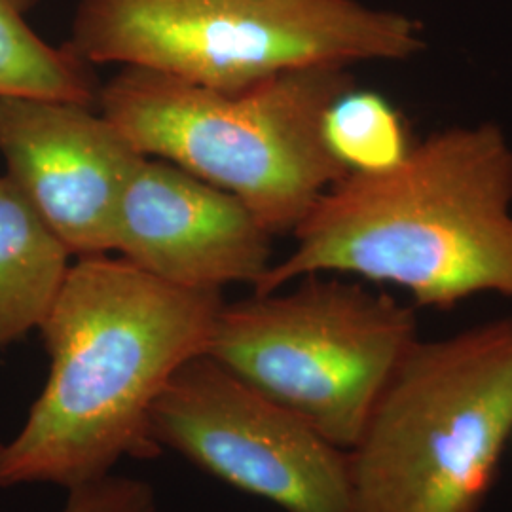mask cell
Returning <instances> with one entry per match:
<instances>
[{
	"label": "cell",
	"mask_w": 512,
	"mask_h": 512,
	"mask_svg": "<svg viewBox=\"0 0 512 512\" xmlns=\"http://www.w3.org/2000/svg\"><path fill=\"white\" fill-rule=\"evenodd\" d=\"M114 251L167 283L222 291L253 285L272 262V234L226 190L145 156L116 215Z\"/></svg>",
	"instance_id": "cell-9"
},
{
	"label": "cell",
	"mask_w": 512,
	"mask_h": 512,
	"mask_svg": "<svg viewBox=\"0 0 512 512\" xmlns=\"http://www.w3.org/2000/svg\"><path fill=\"white\" fill-rule=\"evenodd\" d=\"M255 294L306 275H357L448 310L475 294L512 298V145L494 122L442 129L399 164L351 171L293 232Z\"/></svg>",
	"instance_id": "cell-2"
},
{
	"label": "cell",
	"mask_w": 512,
	"mask_h": 512,
	"mask_svg": "<svg viewBox=\"0 0 512 512\" xmlns=\"http://www.w3.org/2000/svg\"><path fill=\"white\" fill-rule=\"evenodd\" d=\"M222 304L220 291L167 283L122 256L78 258L40 327L48 380L18 435L0 442V488L73 490L122 459L158 456L152 408L207 353Z\"/></svg>",
	"instance_id": "cell-1"
},
{
	"label": "cell",
	"mask_w": 512,
	"mask_h": 512,
	"mask_svg": "<svg viewBox=\"0 0 512 512\" xmlns=\"http://www.w3.org/2000/svg\"><path fill=\"white\" fill-rule=\"evenodd\" d=\"M40 0H0V97H44L97 103L99 84L69 42L52 46L33 31L29 14Z\"/></svg>",
	"instance_id": "cell-11"
},
{
	"label": "cell",
	"mask_w": 512,
	"mask_h": 512,
	"mask_svg": "<svg viewBox=\"0 0 512 512\" xmlns=\"http://www.w3.org/2000/svg\"><path fill=\"white\" fill-rule=\"evenodd\" d=\"M71 253L6 175L0 177V349L40 330Z\"/></svg>",
	"instance_id": "cell-10"
},
{
	"label": "cell",
	"mask_w": 512,
	"mask_h": 512,
	"mask_svg": "<svg viewBox=\"0 0 512 512\" xmlns=\"http://www.w3.org/2000/svg\"><path fill=\"white\" fill-rule=\"evenodd\" d=\"M69 44L116 63L238 92L313 65L406 61L420 21L363 0H78Z\"/></svg>",
	"instance_id": "cell-5"
},
{
	"label": "cell",
	"mask_w": 512,
	"mask_h": 512,
	"mask_svg": "<svg viewBox=\"0 0 512 512\" xmlns=\"http://www.w3.org/2000/svg\"><path fill=\"white\" fill-rule=\"evenodd\" d=\"M150 435L160 450L283 512H355L348 450L207 353L175 372L152 408Z\"/></svg>",
	"instance_id": "cell-7"
},
{
	"label": "cell",
	"mask_w": 512,
	"mask_h": 512,
	"mask_svg": "<svg viewBox=\"0 0 512 512\" xmlns=\"http://www.w3.org/2000/svg\"><path fill=\"white\" fill-rule=\"evenodd\" d=\"M325 139L349 171H382L412 148L403 114L376 92L349 90L325 116Z\"/></svg>",
	"instance_id": "cell-12"
},
{
	"label": "cell",
	"mask_w": 512,
	"mask_h": 512,
	"mask_svg": "<svg viewBox=\"0 0 512 512\" xmlns=\"http://www.w3.org/2000/svg\"><path fill=\"white\" fill-rule=\"evenodd\" d=\"M61 512H160L147 480L112 475L69 490Z\"/></svg>",
	"instance_id": "cell-13"
},
{
	"label": "cell",
	"mask_w": 512,
	"mask_h": 512,
	"mask_svg": "<svg viewBox=\"0 0 512 512\" xmlns=\"http://www.w3.org/2000/svg\"><path fill=\"white\" fill-rule=\"evenodd\" d=\"M512 437V313L416 340L348 450L355 512H480Z\"/></svg>",
	"instance_id": "cell-4"
},
{
	"label": "cell",
	"mask_w": 512,
	"mask_h": 512,
	"mask_svg": "<svg viewBox=\"0 0 512 512\" xmlns=\"http://www.w3.org/2000/svg\"><path fill=\"white\" fill-rule=\"evenodd\" d=\"M6 177L71 256L114 251L118 205L145 154L92 107L44 97H0Z\"/></svg>",
	"instance_id": "cell-8"
},
{
	"label": "cell",
	"mask_w": 512,
	"mask_h": 512,
	"mask_svg": "<svg viewBox=\"0 0 512 512\" xmlns=\"http://www.w3.org/2000/svg\"><path fill=\"white\" fill-rule=\"evenodd\" d=\"M289 293L222 304L207 355L351 450L404 353L410 306L361 283L306 275Z\"/></svg>",
	"instance_id": "cell-6"
},
{
	"label": "cell",
	"mask_w": 512,
	"mask_h": 512,
	"mask_svg": "<svg viewBox=\"0 0 512 512\" xmlns=\"http://www.w3.org/2000/svg\"><path fill=\"white\" fill-rule=\"evenodd\" d=\"M349 69L313 65L222 92L122 67L97 105L141 154L230 192L275 238L351 173L325 139L330 105L355 88Z\"/></svg>",
	"instance_id": "cell-3"
}]
</instances>
